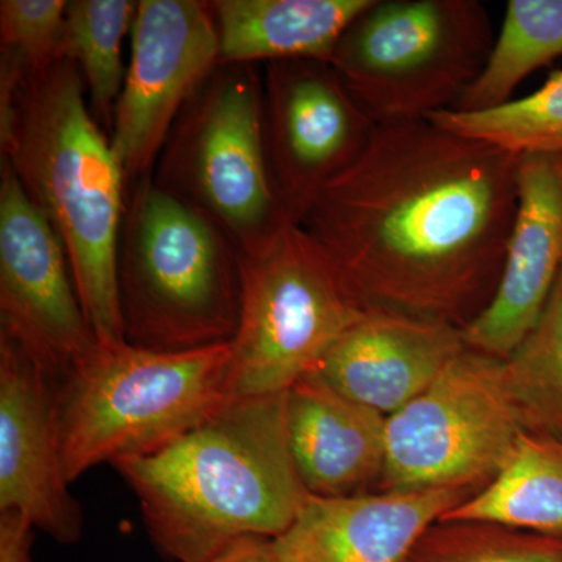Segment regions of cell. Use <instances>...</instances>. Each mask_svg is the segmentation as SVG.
<instances>
[{
	"mask_svg": "<svg viewBox=\"0 0 562 562\" xmlns=\"http://www.w3.org/2000/svg\"><path fill=\"white\" fill-rule=\"evenodd\" d=\"M519 157L430 120L376 125L301 225L362 312L468 327L501 281Z\"/></svg>",
	"mask_w": 562,
	"mask_h": 562,
	"instance_id": "obj_1",
	"label": "cell"
},
{
	"mask_svg": "<svg viewBox=\"0 0 562 562\" xmlns=\"http://www.w3.org/2000/svg\"><path fill=\"white\" fill-rule=\"evenodd\" d=\"M165 557L210 562L246 536L277 539L312 497L292 460L286 392L231 398L160 452L114 462Z\"/></svg>",
	"mask_w": 562,
	"mask_h": 562,
	"instance_id": "obj_2",
	"label": "cell"
},
{
	"mask_svg": "<svg viewBox=\"0 0 562 562\" xmlns=\"http://www.w3.org/2000/svg\"><path fill=\"white\" fill-rule=\"evenodd\" d=\"M0 150L60 238L95 338L125 341L117 247L128 184L72 61H55L21 88L0 121Z\"/></svg>",
	"mask_w": 562,
	"mask_h": 562,
	"instance_id": "obj_3",
	"label": "cell"
},
{
	"mask_svg": "<svg viewBox=\"0 0 562 562\" xmlns=\"http://www.w3.org/2000/svg\"><path fill=\"white\" fill-rule=\"evenodd\" d=\"M117 292L132 346L188 351L231 342L241 313L243 254L220 225L149 176L127 191Z\"/></svg>",
	"mask_w": 562,
	"mask_h": 562,
	"instance_id": "obj_4",
	"label": "cell"
},
{
	"mask_svg": "<svg viewBox=\"0 0 562 562\" xmlns=\"http://www.w3.org/2000/svg\"><path fill=\"white\" fill-rule=\"evenodd\" d=\"M228 369L231 342L157 351L98 341L57 383L66 480L179 441L231 401Z\"/></svg>",
	"mask_w": 562,
	"mask_h": 562,
	"instance_id": "obj_5",
	"label": "cell"
},
{
	"mask_svg": "<svg viewBox=\"0 0 562 562\" xmlns=\"http://www.w3.org/2000/svg\"><path fill=\"white\" fill-rule=\"evenodd\" d=\"M495 38L479 0H372L330 65L373 124L424 121L460 103Z\"/></svg>",
	"mask_w": 562,
	"mask_h": 562,
	"instance_id": "obj_6",
	"label": "cell"
},
{
	"mask_svg": "<svg viewBox=\"0 0 562 562\" xmlns=\"http://www.w3.org/2000/svg\"><path fill=\"white\" fill-rule=\"evenodd\" d=\"M151 179L220 225L241 254L291 221L266 146L258 66L220 65L210 74L172 125Z\"/></svg>",
	"mask_w": 562,
	"mask_h": 562,
	"instance_id": "obj_7",
	"label": "cell"
},
{
	"mask_svg": "<svg viewBox=\"0 0 562 562\" xmlns=\"http://www.w3.org/2000/svg\"><path fill=\"white\" fill-rule=\"evenodd\" d=\"M364 313L312 236L288 221L268 241L243 254L241 313L231 341V397L290 391Z\"/></svg>",
	"mask_w": 562,
	"mask_h": 562,
	"instance_id": "obj_8",
	"label": "cell"
},
{
	"mask_svg": "<svg viewBox=\"0 0 562 562\" xmlns=\"http://www.w3.org/2000/svg\"><path fill=\"white\" fill-rule=\"evenodd\" d=\"M525 431L506 387L505 360L468 349L386 420L376 492L487 486Z\"/></svg>",
	"mask_w": 562,
	"mask_h": 562,
	"instance_id": "obj_9",
	"label": "cell"
},
{
	"mask_svg": "<svg viewBox=\"0 0 562 562\" xmlns=\"http://www.w3.org/2000/svg\"><path fill=\"white\" fill-rule=\"evenodd\" d=\"M131 63L110 132L128 188L154 173L172 125L220 66L211 2L139 0Z\"/></svg>",
	"mask_w": 562,
	"mask_h": 562,
	"instance_id": "obj_10",
	"label": "cell"
},
{
	"mask_svg": "<svg viewBox=\"0 0 562 562\" xmlns=\"http://www.w3.org/2000/svg\"><path fill=\"white\" fill-rule=\"evenodd\" d=\"M0 336L55 383L95 344L57 233L0 160Z\"/></svg>",
	"mask_w": 562,
	"mask_h": 562,
	"instance_id": "obj_11",
	"label": "cell"
},
{
	"mask_svg": "<svg viewBox=\"0 0 562 562\" xmlns=\"http://www.w3.org/2000/svg\"><path fill=\"white\" fill-rule=\"evenodd\" d=\"M266 146L280 201L301 224L317 195L368 147L376 125L328 61L266 65Z\"/></svg>",
	"mask_w": 562,
	"mask_h": 562,
	"instance_id": "obj_12",
	"label": "cell"
},
{
	"mask_svg": "<svg viewBox=\"0 0 562 562\" xmlns=\"http://www.w3.org/2000/svg\"><path fill=\"white\" fill-rule=\"evenodd\" d=\"M9 509L63 546L83 535V509L63 472L57 383L0 336V512Z\"/></svg>",
	"mask_w": 562,
	"mask_h": 562,
	"instance_id": "obj_13",
	"label": "cell"
},
{
	"mask_svg": "<svg viewBox=\"0 0 562 562\" xmlns=\"http://www.w3.org/2000/svg\"><path fill=\"white\" fill-rule=\"evenodd\" d=\"M562 272V155H524L497 291L462 328L468 349L506 360L541 316Z\"/></svg>",
	"mask_w": 562,
	"mask_h": 562,
	"instance_id": "obj_14",
	"label": "cell"
},
{
	"mask_svg": "<svg viewBox=\"0 0 562 562\" xmlns=\"http://www.w3.org/2000/svg\"><path fill=\"white\" fill-rule=\"evenodd\" d=\"M464 349L461 330L452 325L366 312L331 344L313 372L387 417L427 390Z\"/></svg>",
	"mask_w": 562,
	"mask_h": 562,
	"instance_id": "obj_15",
	"label": "cell"
},
{
	"mask_svg": "<svg viewBox=\"0 0 562 562\" xmlns=\"http://www.w3.org/2000/svg\"><path fill=\"white\" fill-rule=\"evenodd\" d=\"M386 420L317 373L299 380L286 392L288 441L310 494L350 497L376 492L386 457Z\"/></svg>",
	"mask_w": 562,
	"mask_h": 562,
	"instance_id": "obj_16",
	"label": "cell"
},
{
	"mask_svg": "<svg viewBox=\"0 0 562 562\" xmlns=\"http://www.w3.org/2000/svg\"><path fill=\"white\" fill-rule=\"evenodd\" d=\"M472 495L464 490L312 495L288 535L312 562H408L424 532Z\"/></svg>",
	"mask_w": 562,
	"mask_h": 562,
	"instance_id": "obj_17",
	"label": "cell"
},
{
	"mask_svg": "<svg viewBox=\"0 0 562 562\" xmlns=\"http://www.w3.org/2000/svg\"><path fill=\"white\" fill-rule=\"evenodd\" d=\"M372 0H213L220 65L330 63L342 33Z\"/></svg>",
	"mask_w": 562,
	"mask_h": 562,
	"instance_id": "obj_18",
	"label": "cell"
},
{
	"mask_svg": "<svg viewBox=\"0 0 562 562\" xmlns=\"http://www.w3.org/2000/svg\"><path fill=\"white\" fill-rule=\"evenodd\" d=\"M441 520H480L562 538V441L520 432L494 480Z\"/></svg>",
	"mask_w": 562,
	"mask_h": 562,
	"instance_id": "obj_19",
	"label": "cell"
},
{
	"mask_svg": "<svg viewBox=\"0 0 562 562\" xmlns=\"http://www.w3.org/2000/svg\"><path fill=\"white\" fill-rule=\"evenodd\" d=\"M561 55L562 0H509L486 68L453 110L512 101L527 77Z\"/></svg>",
	"mask_w": 562,
	"mask_h": 562,
	"instance_id": "obj_20",
	"label": "cell"
},
{
	"mask_svg": "<svg viewBox=\"0 0 562 562\" xmlns=\"http://www.w3.org/2000/svg\"><path fill=\"white\" fill-rule=\"evenodd\" d=\"M136 3L131 0H70L66 9L60 60L79 69L88 102L103 131L111 132L127 68L122 61Z\"/></svg>",
	"mask_w": 562,
	"mask_h": 562,
	"instance_id": "obj_21",
	"label": "cell"
},
{
	"mask_svg": "<svg viewBox=\"0 0 562 562\" xmlns=\"http://www.w3.org/2000/svg\"><path fill=\"white\" fill-rule=\"evenodd\" d=\"M505 375L524 430L562 441V272L535 327L506 358Z\"/></svg>",
	"mask_w": 562,
	"mask_h": 562,
	"instance_id": "obj_22",
	"label": "cell"
},
{
	"mask_svg": "<svg viewBox=\"0 0 562 562\" xmlns=\"http://www.w3.org/2000/svg\"><path fill=\"white\" fill-rule=\"evenodd\" d=\"M446 131L524 155H562V70L522 99L476 111L443 110L428 117Z\"/></svg>",
	"mask_w": 562,
	"mask_h": 562,
	"instance_id": "obj_23",
	"label": "cell"
},
{
	"mask_svg": "<svg viewBox=\"0 0 562 562\" xmlns=\"http://www.w3.org/2000/svg\"><path fill=\"white\" fill-rule=\"evenodd\" d=\"M66 0L0 2V120L21 88L60 60Z\"/></svg>",
	"mask_w": 562,
	"mask_h": 562,
	"instance_id": "obj_24",
	"label": "cell"
},
{
	"mask_svg": "<svg viewBox=\"0 0 562 562\" xmlns=\"http://www.w3.org/2000/svg\"><path fill=\"white\" fill-rule=\"evenodd\" d=\"M408 562H562V538L480 520H439Z\"/></svg>",
	"mask_w": 562,
	"mask_h": 562,
	"instance_id": "obj_25",
	"label": "cell"
},
{
	"mask_svg": "<svg viewBox=\"0 0 562 562\" xmlns=\"http://www.w3.org/2000/svg\"><path fill=\"white\" fill-rule=\"evenodd\" d=\"M35 525L20 512H0V562H32Z\"/></svg>",
	"mask_w": 562,
	"mask_h": 562,
	"instance_id": "obj_26",
	"label": "cell"
},
{
	"mask_svg": "<svg viewBox=\"0 0 562 562\" xmlns=\"http://www.w3.org/2000/svg\"><path fill=\"white\" fill-rule=\"evenodd\" d=\"M210 562H283L276 539L246 536L225 547Z\"/></svg>",
	"mask_w": 562,
	"mask_h": 562,
	"instance_id": "obj_27",
	"label": "cell"
},
{
	"mask_svg": "<svg viewBox=\"0 0 562 562\" xmlns=\"http://www.w3.org/2000/svg\"><path fill=\"white\" fill-rule=\"evenodd\" d=\"M277 549H279L281 560L283 562H312L306 554L299 549L297 543L292 541L291 536L283 535L276 539Z\"/></svg>",
	"mask_w": 562,
	"mask_h": 562,
	"instance_id": "obj_28",
	"label": "cell"
}]
</instances>
